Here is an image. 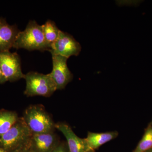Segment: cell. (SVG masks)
<instances>
[{
    "mask_svg": "<svg viewBox=\"0 0 152 152\" xmlns=\"http://www.w3.org/2000/svg\"><path fill=\"white\" fill-rule=\"evenodd\" d=\"M33 133L23 118L18 120L7 132L0 136V148L7 152H16L28 147Z\"/></svg>",
    "mask_w": 152,
    "mask_h": 152,
    "instance_id": "obj_1",
    "label": "cell"
},
{
    "mask_svg": "<svg viewBox=\"0 0 152 152\" xmlns=\"http://www.w3.org/2000/svg\"><path fill=\"white\" fill-rule=\"evenodd\" d=\"M13 48L42 52L50 50L45 40L42 26L35 20L30 21L24 31L19 32Z\"/></svg>",
    "mask_w": 152,
    "mask_h": 152,
    "instance_id": "obj_2",
    "label": "cell"
},
{
    "mask_svg": "<svg viewBox=\"0 0 152 152\" xmlns=\"http://www.w3.org/2000/svg\"><path fill=\"white\" fill-rule=\"evenodd\" d=\"M22 118L33 134L53 132L56 129V124L42 105L29 106Z\"/></svg>",
    "mask_w": 152,
    "mask_h": 152,
    "instance_id": "obj_3",
    "label": "cell"
},
{
    "mask_svg": "<svg viewBox=\"0 0 152 152\" xmlns=\"http://www.w3.org/2000/svg\"><path fill=\"white\" fill-rule=\"evenodd\" d=\"M24 79L26 88L24 93L27 96L48 97L57 90L56 85L50 74L30 72L25 75Z\"/></svg>",
    "mask_w": 152,
    "mask_h": 152,
    "instance_id": "obj_4",
    "label": "cell"
},
{
    "mask_svg": "<svg viewBox=\"0 0 152 152\" xmlns=\"http://www.w3.org/2000/svg\"><path fill=\"white\" fill-rule=\"evenodd\" d=\"M0 67L7 81H16L24 79L21 60L16 53L10 51L0 53Z\"/></svg>",
    "mask_w": 152,
    "mask_h": 152,
    "instance_id": "obj_5",
    "label": "cell"
},
{
    "mask_svg": "<svg viewBox=\"0 0 152 152\" xmlns=\"http://www.w3.org/2000/svg\"><path fill=\"white\" fill-rule=\"evenodd\" d=\"M81 51V46L78 42L69 34L61 31L58 37L49 51L52 55H59L69 58L72 56H78Z\"/></svg>",
    "mask_w": 152,
    "mask_h": 152,
    "instance_id": "obj_6",
    "label": "cell"
},
{
    "mask_svg": "<svg viewBox=\"0 0 152 152\" xmlns=\"http://www.w3.org/2000/svg\"><path fill=\"white\" fill-rule=\"evenodd\" d=\"M52 56L53 70L50 75L56 85L57 90L64 89L73 78L72 74L67 65L68 58L59 55Z\"/></svg>",
    "mask_w": 152,
    "mask_h": 152,
    "instance_id": "obj_7",
    "label": "cell"
},
{
    "mask_svg": "<svg viewBox=\"0 0 152 152\" xmlns=\"http://www.w3.org/2000/svg\"><path fill=\"white\" fill-rule=\"evenodd\" d=\"M58 138L54 132L33 134L28 148L32 152H51L58 144Z\"/></svg>",
    "mask_w": 152,
    "mask_h": 152,
    "instance_id": "obj_8",
    "label": "cell"
},
{
    "mask_svg": "<svg viewBox=\"0 0 152 152\" xmlns=\"http://www.w3.org/2000/svg\"><path fill=\"white\" fill-rule=\"evenodd\" d=\"M55 127L65 137L69 152H88L91 151L86 138H80L76 135L67 124L59 122L56 124Z\"/></svg>",
    "mask_w": 152,
    "mask_h": 152,
    "instance_id": "obj_9",
    "label": "cell"
},
{
    "mask_svg": "<svg viewBox=\"0 0 152 152\" xmlns=\"http://www.w3.org/2000/svg\"><path fill=\"white\" fill-rule=\"evenodd\" d=\"M20 30L16 25H9L6 19L0 18V53L10 51Z\"/></svg>",
    "mask_w": 152,
    "mask_h": 152,
    "instance_id": "obj_10",
    "label": "cell"
},
{
    "mask_svg": "<svg viewBox=\"0 0 152 152\" xmlns=\"http://www.w3.org/2000/svg\"><path fill=\"white\" fill-rule=\"evenodd\" d=\"M118 135L117 131L104 133L88 132L86 139L90 150L95 151L104 144L116 138Z\"/></svg>",
    "mask_w": 152,
    "mask_h": 152,
    "instance_id": "obj_11",
    "label": "cell"
},
{
    "mask_svg": "<svg viewBox=\"0 0 152 152\" xmlns=\"http://www.w3.org/2000/svg\"><path fill=\"white\" fill-rule=\"evenodd\" d=\"M19 118L15 112L4 110H0V136L8 132Z\"/></svg>",
    "mask_w": 152,
    "mask_h": 152,
    "instance_id": "obj_12",
    "label": "cell"
},
{
    "mask_svg": "<svg viewBox=\"0 0 152 152\" xmlns=\"http://www.w3.org/2000/svg\"><path fill=\"white\" fill-rule=\"evenodd\" d=\"M42 26L45 40L50 50L52 45L58 37L61 30L59 29L54 22L50 20Z\"/></svg>",
    "mask_w": 152,
    "mask_h": 152,
    "instance_id": "obj_13",
    "label": "cell"
},
{
    "mask_svg": "<svg viewBox=\"0 0 152 152\" xmlns=\"http://www.w3.org/2000/svg\"><path fill=\"white\" fill-rule=\"evenodd\" d=\"M152 149V126L148 125L133 152H146Z\"/></svg>",
    "mask_w": 152,
    "mask_h": 152,
    "instance_id": "obj_14",
    "label": "cell"
},
{
    "mask_svg": "<svg viewBox=\"0 0 152 152\" xmlns=\"http://www.w3.org/2000/svg\"><path fill=\"white\" fill-rule=\"evenodd\" d=\"M51 152H69V149L67 150L64 144L58 143Z\"/></svg>",
    "mask_w": 152,
    "mask_h": 152,
    "instance_id": "obj_15",
    "label": "cell"
},
{
    "mask_svg": "<svg viewBox=\"0 0 152 152\" xmlns=\"http://www.w3.org/2000/svg\"><path fill=\"white\" fill-rule=\"evenodd\" d=\"M6 82H7V80L0 67V84L4 83Z\"/></svg>",
    "mask_w": 152,
    "mask_h": 152,
    "instance_id": "obj_16",
    "label": "cell"
},
{
    "mask_svg": "<svg viewBox=\"0 0 152 152\" xmlns=\"http://www.w3.org/2000/svg\"><path fill=\"white\" fill-rule=\"evenodd\" d=\"M16 152H32L31 150L28 148V146Z\"/></svg>",
    "mask_w": 152,
    "mask_h": 152,
    "instance_id": "obj_17",
    "label": "cell"
},
{
    "mask_svg": "<svg viewBox=\"0 0 152 152\" xmlns=\"http://www.w3.org/2000/svg\"><path fill=\"white\" fill-rule=\"evenodd\" d=\"M0 152H7L5 150L1 148H0Z\"/></svg>",
    "mask_w": 152,
    "mask_h": 152,
    "instance_id": "obj_18",
    "label": "cell"
},
{
    "mask_svg": "<svg viewBox=\"0 0 152 152\" xmlns=\"http://www.w3.org/2000/svg\"><path fill=\"white\" fill-rule=\"evenodd\" d=\"M148 125H150V126H152V119L151 120V121L150 122L149 124Z\"/></svg>",
    "mask_w": 152,
    "mask_h": 152,
    "instance_id": "obj_19",
    "label": "cell"
},
{
    "mask_svg": "<svg viewBox=\"0 0 152 152\" xmlns=\"http://www.w3.org/2000/svg\"><path fill=\"white\" fill-rule=\"evenodd\" d=\"M146 152H152V149L149 150V151H148Z\"/></svg>",
    "mask_w": 152,
    "mask_h": 152,
    "instance_id": "obj_20",
    "label": "cell"
},
{
    "mask_svg": "<svg viewBox=\"0 0 152 152\" xmlns=\"http://www.w3.org/2000/svg\"><path fill=\"white\" fill-rule=\"evenodd\" d=\"M88 152H95V151H92V150H91V151H89Z\"/></svg>",
    "mask_w": 152,
    "mask_h": 152,
    "instance_id": "obj_21",
    "label": "cell"
}]
</instances>
